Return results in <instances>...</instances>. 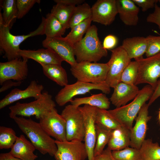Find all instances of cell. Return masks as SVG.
<instances>
[{"instance_id": "47", "label": "cell", "mask_w": 160, "mask_h": 160, "mask_svg": "<svg viewBox=\"0 0 160 160\" xmlns=\"http://www.w3.org/2000/svg\"><path fill=\"white\" fill-rule=\"evenodd\" d=\"M0 160H22L15 157L10 154L9 153H2L0 154Z\"/></svg>"}, {"instance_id": "18", "label": "cell", "mask_w": 160, "mask_h": 160, "mask_svg": "<svg viewBox=\"0 0 160 160\" xmlns=\"http://www.w3.org/2000/svg\"><path fill=\"white\" fill-rule=\"evenodd\" d=\"M42 44L45 48L53 50L70 65L77 63L74 55L73 46L64 37H46L42 41Z\"/></svg>"}, {"instance_id": "12", "label": "cell", "mask_w": 160, "mask_h": 160, "mask_svg": "<svg viewBox=\"0 0 160 160\" xmlns=\"http://www.w3.org/2000/svg\"><path fill=\"white\" fill-rule=\"evenodd\" d=\"M78 107L82 114L84 119V141L87 153L88 160H94V150L96 138L95 118L97 108L86 105Z\"/></svg>"}, {"instance_id": "22", "label": "cell", "mask_w": 160, "mask_h": 160, "mask_svg": "<svg viewBox=\"0 0 160 160\" xmlns=\"http://www.w3.org/2000/svg\"><path fill=\"white\" fill-rule=\"evenodd\" d=\"M9 153L22 160H35L38 156L33 152L36 148L31 143L21 135L18 137Z\"/></svg>"}, {"instance_id": "39", "label": "cell", "mask_w": 160, "mask_h": 160, "mask_svg": "<svg viewBox=\"0 0 160 160\" xmlns=\"http://www.w3.org/2000/svg\"><path fill=\"white\" fill-rule=\"evenodd\" d=\"M40 0H17L18 10L17 19L24 17L36 3H40Z\"/></svg>"}, {"instance_id": "16", "label": "cell", "mask_w": 160, "mask_h": 160, "mask_svg": "<svg viewBox=\"0 0 160 160\" xmlns=\"http://www.w3.org/2000/svg\"><path fill=\"white\" fill-rule=\"evenodd\" d=\"M148 103L142 107L136 118V122L130 130V146L138 150L145 138L148 129V123L151 117L149 115Z\"/></svg>"}, {"instance_id": "8", "label": "cell", "mask_w": 160, "mask_h": 160, "mask_svg": "<svg viewBox=\"0 0 160 160\" xmlns=\"http://www.w3.org/2000/svg\"><path fill=\"white\" fill-rule=\"evenodd\" d=\"M138 73L135 85L147 84L155 89L160 81V52L153 56L136 59Z\"/></svg>"}, {"instance_id": "41", "label": "cell", "mask_w": 160, "mask_h": 160, "mask_svg": "<svg viewBox=\"0 0 160 160\" xmlns=\"http://www.w3.org/2000/svg\"><path fill=\"white\" fill-rule=\"evenodd\" d=\"M154 8V11L147 17L146 21L156 24L160 30V7L156 4Z\"/></svg>"}, {"instance_id": "17", "label": "cell", "mask_w": 160, "mask_h": 160, "mask_svg": "<svg viewBox=\"0 0 160 160\" xmlns=\"http://www.w3.org/2000/svg\"><path fill=\"white\" fill-rule=\"evenodd\" d=\"M44 87L35 80L32 81L25 89L21 90L17 88L12 89L0 101V109H2L19 100L33 97L35 100L41 96Z\"/></svg>"}, {"instance_id": "43", "label": "cell", "mask_w": 160, "mask_h": 160, "mask_svg": "<svg viewBox=\"0 0 160 160\" xmlns=\"http://www.w3.org/2000/svg\"><path fill=\"white\" fill-rule=\"evenodd\" d=\"M94 160H116L113 156L112 151L108 148L104 149L99 155L95 157Z\"/></svg>"}, {"instance_id": "6", "label": "cell", "mask_w": 160, "mask_h": 160, "mask_svg": "<svg viewBox=\"0 0 160 160\" xmlns=\"http://www.w3.org/2000/svg\"><path fill=\"white\" fill-rule=\"evenodd\" d=\"M109 69L107 63L87 61L77 63L71 65L70 69L77 81L94 84L105 82Z\"/></svg>"}, {"instance_id": "37", "label": "cell", "mask_w": 160, "mask_h": 160, "mask_svg": "<svg viewBox=\"0 0 160 160\" xmlns=\"http://www.w3.org/2000/svg\"><path fill=\"white\" fill-rule=\"evenodd\" d=\"M112 153L116 160H143L139 150L130 147L112 151Z\"/></svg>"}, {"instance_id": "25", "label": "cell", "mask_w": 160, "mask_h": 160, "mask_svg": "<svg viewBox=\"0 0 160 160\" xmlns=\"http://www.w3.org/2000/svg\"><path fill=\"white\" fill-rule=\"evenodd\" d=\"M70 102L71 104L76 107L82 105H86L107 110L110 108L111 104L109 99L103 93L94 94L87 97L75 98Z\"/></svg>"}, {"instance_id": "21", "label": "cell", "mask_w": 160, "mask_h": 160, "mask_svg": "<svg viewBox=\"0 0 160 160\" xmlns=\"http://www.w3.org/2000/svg\"><path fill=\"white\" fill-rule=\"evenodd\" d=\"M118 13L120 18L126 25L135 26L137 25L140 11L132 0H116Z\"/></svg>"}, {"instance_id": "28", "label": "cell", "mask_w": 160, "mask_h": 160, "mask_svg": "<svg viewBox=\"0 0 160 160\" xmlns=\"http://www.w3.org/2000/svg\"><path fill=\"white\" fill-rule=\"evenodd\" d=\"M66 30L58 20L51 13H48L45 17L44 34L46 37H62Z\"/></svg>"}, {"instance_id": "36", "label": "cell", "mask_w": 160, "mask_h": 160, "mask_svg": "<svg viewBox=\"0 0 160 160\" xmlns=\"http://www.w3.org/2000/svg\"><path fill=\"white\" fill-rule=\"evenodd\" d=\"M138 64L135 60L131 61L123 72L121 81L130 85H135L138 73Z\"/></svg>"}, {"instance_id": "40", "label": "cell", "mask_w": 160, "mask_h": 160, "mask_svg": "<svg viewBox=\"0 0 160 160\" xmlns=\"http://www.w3.org/2000/svg\"><path fill=\"white\" fill-rule=\"evenodd\" d=\"M136 5L141 8L143 12L149 9L154 8L155 5L158 2V0H132Z\"/></svg>"}, {"instance_id": "31", "label": "cell", "mask_w": 160, "mask_h": 160, "mask_svg": "<svg viewBox=\"0 0 160 160\" xmlns=\"http://www.w3.org/2000/svg\"><path fill=\"white\" fill-rule=\"evenodd\" d=\"M92 21V18H90L75 26L64 39L73 46L83 38L84 35L91 26Z\"/></svg>"}, {"instance_id": "13", "label": "cell", "mask_w": 160, "mask_h": 160, "mask_svg": "<svg viewBox=\"0 0 160 160\" xmlns=\"http://www.w3.org/2000/svg\"><path fill=\"white\" fill-rule=\"evenodd\" d=\"M21 57L0 63V84L9 80L22 81L28 74V59Z\"/></svg>"}, {"instance_id": "20", "label": "cell", "mask_w": 160, "mask_h": 160, "mask_svg": "<svg viewBox=\"0 0 160 160\" xmlns=\"http://www.w3.org/2000/svg\"><path fill=\"white\" fill-rule=\"evenodd\" d=\"M110 101L116 108L124 105L133 100L140 90L137 85H130L120 82L113 88Z\"/></svg>"}, {"instance_id": "19", "label": "cell", "mask_w": 160, "mask_h": 160, "mask_svg": "<svg viewBox=\"0 0 160 160\" xmlns=\"http://www.w3.org/2000/svg\"><path fill=\"white\" fill-rule=\"evenodd\" d=\"M19 55L22 58L32 59L40 65H61L64 61L54 51L49 48L36 50L20 49Z\"/></svg>"}, {"instance_id": "23", "label": "cell", "mask_w": 160, "mask_h": 160, "mask_svg": "<svg viewBox=\"0 0 160 160\" xmlns=\"http://www.w3.org/2000/svg\"><path fill=\"white\" fill-rule=\"evenodd\" d=\"M129 58L135 59L143 57L147 47L146 37L136 36L124 39L121 45Z\"/></svg>"}, {"instance_id": "4", "label": "cell", "mask_w": 160, "mask_h": 160, "mask_svg": "<svg viewBox=\"0 0 160 160\" xmlns=\"http://www.w3.org/2000/svg\"><path fill=\"white\" fill-rule=\"evenodd\" d=\"M154 91L150 85H146L140 90L136 96L130 103L108 111L121 126L131 130L134 120L143 105L150 100Z\"/></svg>"}, {"instance_id": "9", "label": "cell", "mask_w": 160, "mask_h": 160, "mask_svg": "<svg viewBox=\"0 0 160 160\" xmlns=\"http://www.w3.org/2000/svg\"><path fill=\"white\" fill-rule=\"evenodd\" d=\"M61 115L65 122L66 140L69 141H84V119L79 107L71 104L68 105L63 110Z\"/></svg>"}, {"instance_id": "11", "label": "cell", "mask_w": 160, "mask_h": 160, "mask_svg": "<svg viewBox=\"0 0 160 160\" xmlns=\"http://www.w3.org/2000/svg\"><path fill=\"white\" fill-rule=\"evenodd\" d=\"M39 120L41 127L50 136L59 141L67 140L65 121L55 108L44 114Z\"/></svg>"}, {"instance_id": "26", "label": "cell", "mask_w": 160, "mask_h": 160, "mask_svg": "<svg viewBox=\"0 0 160 160\" xmlns=\"http://www.w3.org/2000/svg\"><path fill=\"white\" fill-rule=\"evenodd\" d=\"M40 65L42 67L43 73L48 79L61 86L64 87L68 84L67 72L61 65Z\"/></svg>"}, {"instance_id": "45", "label": "cell", "mask_w": 160, "mask_h": 160, "mask_svg": "<svg viewBox=\"0 0 160 160\" xmlns=\"http://www.w3.org/2000/svg\"><path fill=\"white\" fill-rule=\"evenodd\" d=\"M54 1L56 3L75 6L81 4L85 2L84 0H54Z\"/></svg>"}, {"instance_id": "15", "label": "cell", "mask_w": 160, "mask_h": 160, "mask_svg": "<svg viewBox=\"0 0 160 160\" xmlns=\"http://www.w3.org/2000/svg\"><path fill=\"white\" fill-rule=\"evenodd\" d=\"M91 10L92 21L105 26L111 24L118 14L116 0H98Z\"/></svg>"}, {"instance_id": "14", "label": "cell", "mask_w": 160, "mask_h": 160, "mask_svg": "<svg viewBox=\"0 0 160 160\" xmlns=\"http://www.w3.org/2000/svg\"><path fill=\"white\" fill-rule=\"evenodd\" d=\"M57 150L55 160H85L88 154L84 143L81 141H60L55 140Z\"/></svg>"}, {"instance_id": "30", "label": "cell", "mask_w": 160, "mask_h": 160, "mask_svg": "<svg viewBox=\"0 0 160 160\" xmlns=\"http://www.w3.org/2000/svg\"><path fill=\"white\" fill-rule=\"evenodd\" d=\"M96 138L94 150V157L101 154L108 144L113 130L95 124Z\"/></svg>"}, {"instance_id": "10", "label": "cell", "mask_w": 160, "mask_h": 160, "mask_svg": "<svg viewBox=\"0 0 160 160\" xmlns=\"http://www.w3.org/2000/svg\"><path fill=\"white\" fill-rule=\"evenodd\" d=\"M111 51V56L107 63L109 69L105 82L111 88H113L121 82V75L131 61L121 46Z\"/></svg>"}, {"instance_id": "42", "label": "cell", "mask_w": 160, "mask_h": 160, "mask_svg": "<svg viewBox=\"0 0 160 160\" xmlns=\"http://www.w3.org/2000/svg\"><path fill=\"white\" fill-rule=\"evenodd\" d=\"M118 42L117 38L113 35L110 34L105 38L102 44L104 49L111 50L114 49Z\"/></svg>"}, {"instance_id": "5", "label": "cell", "mask_w": 160, "mask_h": 160, "mask_svg": "<svg viewBox=\"0 0 160 160\" xmlns=\"http://www.w3.org/2000/svg\"><path fill=\"white\" fill-rule=\"evenodd\" d=\"M56 105L52 95L47 91L42 93L38 99L28 103L17 102L9 107L10 117L13 119L16 116L30 117L35 116L37 119L44 114L55 108Z\"/></svg>"}, {"instance_id": "33", "label": "cell", "mask_w": 160, "mask_h": 160, "mask_svg": "<svg viewBox=\"0 0 160 160\" xmlns=\"http://www.w3.org/2000/svg\"><path fill=\"white\" fill-rule=\"evenodd\" d=\"M92 17L91 7L86 3L76 6L69 23V28Z\"/></svg>"}, {"instance_id": "35", "label": "cell", "mask_w": 160, "mask_h": 160, "mask_svg": "<svg viewBox=\"0 0 160 160\" xmlns=\"http://www.w3.org/2000/svg\"><path fill=\"white\" fill-rule=\"evenodd\" d=\"M18 137L12 128L3 126L0 127V149L11 148Z\"/></svg>"}, {"instance_id": "48", "label": "cell", "mask_w": 160, "mask_h": 160, "mask_svg": "<svg viewBox=\"0 0 160 160\" xmlns=\"http://www.w3.org/2000/svg\"><path fill=\"white\" fill-rule=\"evenodd\" d=\"M158 119L159 123L160 124V108L159 109V113H158Z\"/></svg>"}, {"instance_id": "29", "label": "cell", "mask_w": 160, "mask_h": 160, "mask_svg": "<svg viewBox=\"0 0 160 160\" xmlns=\"http://www.w3.org/2000/svg\"><path fill=\"white\" fill-rule=\"evenodd\" d=\"M1 6L3 10L1 16L4 23L11 28L17 18V0H3Z\"/></svg>"}, {"instance_id": "46", "label": "cell", "mask_w": 160, "mask_h": 160, "mask_svg": "<svg viewBox=\"0 0 160 160\" xmlns=\"http://www.w3.org/2000/svg\"><path fill=\"white\" fill-rule=\"evenodd\" d=\"M160 97V81L154 91L153 93L149 100V106L151 105L158 98Z\"/></svg>"}, {"instance_id": "3", "label": "cell", "mask_w": 160, "mask_h": 160, "mask_svg": "<svg viewBox=\"0 0 160 160\" xmlns=\"http://www.w3.org/2000/svg\"><path fill=\"white\" fill-rule=\"evenodd\" d=\"M45 17H42L41 22L38 28L26 35H14L10 31L11 28L4 23L0 13V48L4 51L3 56L8 61L20 58L19 52L20 44L28 38L44 34Z\"/></svg>"}, {"instance_id": "2", "label": "cell", "mask_w": 160, "mask_h": 160, "mask_svg": "<svg viewBox=\"0 0 160 160\" xmlns=\"http://www.w3.org/2000/svg\"><path fill=\"white\" fill-rule=\"evenodd\" d=\"M97 28L90 26L84 36L73 46L74 53L77 63L87 61L97 62L108 55L98 36Z\"/></svg>"}, {"instance_id": "38", "label": "cell", "mask_w": 160, "mask_h": 160, "mask_svg": "<svg viewBox=\"0 0 160 160\" xmlns=\"http://www.w3.org/2000/svg\"><path fill=\"white\" fill-rule=\"evenodd\" d=\"M147 47L145 53L146 57L155 55L160 52V36L149 35L146 37Z\"/></svg>"}, {"instance_id": "32", "label": "cell", "mask_w": 160, "mask_h": 160, "mask_svg": "<svg viewBox=\"0 0 160 160\" xmlns=\"http://www.w3.org/2000/svg\"><path fill=\"white\" fill-rule=\"evenodd\" d=\"M139 150L143 160H160V146L151 139H145Z\"/></svg>"}, {"instance_id": "24", "label": "cell", "mask_w": 160, "mask_h": 160, "mask_svg": "<svg viewBox=\"0 0 160 160\" xmlns=\"http://www.w3.org/2000/svg\"><path fill=\"white\" fill-rule=\"evenodd\" d=\"M130 130L121 126L113 130L108 144L112 151H119L130 146Z\"/></svg>"}, {"instance_id": "27", "label": "cell", "mask_w": 160, "mask_h": 160, "mask_svg": "<svg viewBox=\"0 0 160 160\" xmlns=\"http://www.w3.org/2000/svg\"><path fill=\"white\" fill-rule=\"evenodd\" d=\"M76 7L56 3L53 6L50 13L66 29L69 28V22Z\"/></svg>"}, {"instance_id": "44", "label": "cell", "mask_w": 160, "mask_h": 160, "mask_svg": "<svg viewBox=\"0 0 160 160\" xmlns=\"http://www.w3.org/2000/svg\"><path fill=\"white\" fill-rule=\"evenodd\" d=\"M22 82V81H13L11 80H7L1 85V87L0 89V92H4L13 87L20 86Z\"/></svg>"}, {"instance_id": "34", "label": "cell", "mask_w": 160, "mask_h": 160, "mask_svg": "<svg viewBox=\"0 0 160 160\" xmlns=\"http://www.w3.org/2000/svg\"><path fill=\"white\" fill-rule=\"evenodd\" d=\"M95 124L113 130L121 125L109 113L108 110L97 108Z\"/></svg>"}, {"instance_id": "7", "label": "cell", "mask_w": 160, "mask_h": 160, "mask_svg": "<svg viewBox=\"0 0 160 160\" xmlns=\"http://www.w3.org/2000/svg\"><path fill=\"white\" fill-rule=\"evenodd\" d=\"M93 90L101 91L105 94L111 92V87L105 82L100 84L86 83L77 81L71 84H68L61 89L55 96V100L59 106H62L78 95L85 94Z\"/></svg>"}, {"instance_id": "49", "label": "cell", "mask_w": 160, "mask_h": 160, "mask_svg": "<svg viewBox=\"0 0 160 160\" xmlns=\"http://www.w3.org/2000/svg\"><path fill=\"white\" fill-rule=\"evenodd\" d=\"M158 2H159V4H160V0H158Z\"/></svg>"}, {"instance_id": "1", "label": "cell", "mask_w": 160, "mask_h": 160, "mask_svg": "<svg viewBox=\"0 0 160 160\" xmlns=\"http://www.w3.org/2000/svg\"><path fill=\"white\" fill-rule=\"evenodd\" d=\"M13 119L36 149L42 154L54 156L57 150L55 140L46 132L39 123L22 116H16Z\"/></svg>"}]
</instances>
